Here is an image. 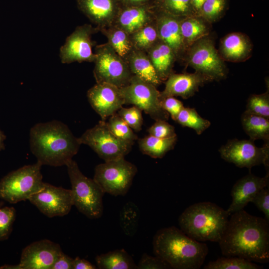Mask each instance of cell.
I'll use <instances>...</instances> for the list:
<instances>
[{"label":"cell","mask_w":269,"mask_h":269,"mask_svg":"<svg viewBox=\"0 0 269 269\" xmlns=\"http://www.w3.org/2000/svg\"><path fill=\"white\" fill-rule=\"evenodd\" d=\"M219 243L222 254L252 262L269 261V225L244 209L231 214Z\"/></svg>","instance_id":"obj_1"},{"label":"cell","mask_w":269,"mask_h":269,"mask_svg":"<svg viewBox=\"0 0 269 269\" xmlns=\"http://www.w3.org/2000/svg\"><path fill=\"white\" fill-rule=\"evenodd\" d=\"M80 145L78 138L59 121L37 123L29 131L30 151L42 165H66Z\"/></svg>","instance_id":"obj_2"},{"label":"cell","mask_w":269,"mask_h":269,"mask_svg":"<svg viewBox=\"0 0 269 269\" xmlns=\"http://www.w3.org/2000/svg\"><path fill=\"white\" fill-rule=\"evenodd\" d=\"M152 245L155 256L175 269H200L208 253L206 244L190 238L174 226L157 231Z\"/></svg>","instance_id":"obj_3"},{"label":"cell","mask_w":269,"mask_h":269,"mask_svg":"<svg viewBox=\"0 0 269 269\" xmlns=\"http://www.w3.org/2000/svg\"><path fill=\"white\" fill-rule=\"evenodd\" d=\"M229 216L227 210L217 204L202 202L186 208L178 222L180 229L190 238L199 242H218Z\"/></svg>","instance_id":"obj_4"},{"label":"cell","mask_w":269,"mask_h":269,"mask_svg":"<svg viewBox=\"0 0 269 269\" xmlns=\"http://www.w3.org/2000/svg\"><path fill=\"white\" fill-rule=\"evenodd\" d=\"M66 166L71 184L73 205L89 219L100 218L103 214V197L105 193L94 179L82 173L73 159Z\"/></svg>","instance_id":"obj_5"},{"label":"cell","mask_w":269,"mask_h":269,"mask_svg":"<svg viewBox=\"0 0 269 269\" xmlns=\"http://www.w3.org/2000/svg\"><path fill=\"white\" fill-rule=\"evenodd\" d=\"M42 166L37 161L4 176L0 181V198L12 204L28 200L42 187Z\"/></svg>","instance_id":"obj_6"},{"label":"cell","mask_w":269,"mask_h":269,"mask_svg":"<svg viewBox=\"0 0 269 269\" xmlns=\"http://www.w3.org/2000/svg\"><path fill=\"white\" fill-rule=\"evenodd\" d=\"M183 60L187 65L212 81L226 77L227 69L213 41L208 36L191 45L186 51Z\"/></svg>","instance_id":"obj_7"},{"label":"cell","mask_w":269,"mask_h":269,"mask_svg":"<svg viewBox=\"0 0 269 269\" xmlns=\"http://www.w3.org/2000/svg\"><path fill=\"white\" fill-rule=\"evenodd\" d=\"M137 171L136 166L124 157L97 165L93 179L105 193L115 196H125Z\"/></svg>","instance_id":"obj_8"},{"label":"cell","mask_w":269,"mask_h":269,"mask_svg":"<svg viewBox=\"0 0 269 269\" xmlns=\"http://www.w3.org/2000/svg\"><path fill=\"white\" fill-rule=\"evenodd\" d=\"M93 74L96 83H107L119 88L128 84L133 75L126 61L108 42L95 47Z\"/></svg>","instance_id":"obj_9"},{"label":"cell","mask_w":269,"mask_h":269,"mask_svg":"<svg viewBox=\"0 0 269 269\" xmlns=\"http://www.w3.org/2000/svg\"><path fill=\"white\" fill-rule=\"evenodd\" d=\"M120 90L125 104L138 107L155 121L168 120L169 114L161 106L160 92L153 85L133 75L128 84Z\"/></svg>","instance_id":"obj_10"},{"label":"cell","mask_w":269,"mask_h":269,"mask_svg":"<svg viewBox=\"0 0 269 269\" xmlns=\"http://www.w3.org/2000/svg\"><path fill=\"white\" fill-rule=\"evenodd\" d=\"M78 139L81 144L88 145L105 161L125 157L132 147L116 137L103 120L87 130Z\"/></svg>","instance_id":"obj_11"},{"label":"cell","mask_w":269,"mask_h":269,"mask_svg":"<svg viewBox=\"0 0 269 269\" xmlns=\"http://www.w3.org/2000/svg\"><path fill=\"white\" fill-rule=\"evenodd\" d=\"M252 139H229L219 149L221 157L240 168L250 170L254 166L263 164L269 169V143L259 147Z\"/></svg>","instance_id":"obj_12"},{"label":"cell","mask_w":269,"mask_h":269,"mask_svg":"<svg viewBox=\"0 0 269 269\" xmlns=\"http://www.w3.org/2000/svg\"><path fill=\"white\" fill-rule=\"evenodd\" d=\"M99 31L97 27L85 24L77 26L66 38L60 49L61 62L69 64L72 62H94L96 54L92 48L95 43L92 40L93 34Z\"/></svg>","instance_id":"obj_13"},{"label":"cell","mask_w":269,"mask_h":269,"mask_svg":"<svg viewBox=\"0 0 269 269\" xmlns=\"http://www.w3.org/2000/svg\"><path fill=\"white\" fill-rule=\"evenodd\" d=\"M28 200L49 218L66 215L73 205L71 189L45 182L41 189L32 195Z\"/></svg>","instance_id":"obj_14"},{"label":"cell","mask_w":269,"mask_h":269,"mask_svg":"<svg viewBox=\"0 0 269 269\" xmlns=\"http://www.w3.org/2000/svg\"><path fill=\"white\" fill-rule=\"evenodd\" d=\"M87 96L92 108L103 121L117 113L125 104L120 88L107 83H96L88 90Z\"/></svg>","instance_id":"obj_15"},{"label":"cell","mask_w":269,"mask_h":269,"mask_svg":"<svg viewBox=\"0 0 269 269\" xmlns=\"http://www.w3.org/2000/svg\"><path fill=\"white\" fill-rule=\"evenodd\" d=\"M62 252L60 245L51 241H36L23 249L19 265L21 269H51Z\"/></svg>","instance_id":"obj_16"},{"label":"cell","mask_w":269,"mask_h":269,"mask_svg":"<svg viewBox=\"0 0 269 269\" xmlns=\"http://www.w3.org/2000/svg\"><path fill=\"white\" fill-rule=\"evenodd\" d=\"M154 13L159 39L171 48L177 60H183L186 49L180 28V20L182 17L172 15L158 9Z\"/></svg>","instance_id":"obj_17"},{"label":"cell","mask_w":269,"mask_h":269,"mask_svg":"<svg viewBox=\"0 0 269 269\" xmlns=\"http://www.w3.org/2000/svg\"><path fill=\"white\" fill-rule=\"evenodd\" d=\"M212 81L209 77L195 72L171 74L166 80L164 89L160 92V101L166 97L179 96L187 99L198 91L200 87Z\"/></svg>","instance_id":"obj_18"},{"label":"cell","mask_w":269,"mask_h":269,"mask_svg":"<svg viewBox=\"0 0 269 269\" xmlns=\"http://www.w3.org/2000/svg\"><path fill=\"white\" fill-rule=\"evenodd\" d=\"M269 171L263 177L249 173L239 179L231 190L232 201L227 210L229 214L244 209L260 190L269 187Z\"/></svg>","instance_id":"obj_19"},{"label":"cell","mask_w":269,"mask_h":269,"mask_svg":"<svg viewBox=\"0 0 269 269\" xmlns=\"http://www.w3.org/2000/svg\"><path fill=\"white\" fill-rule=\"evenodd\" d=\"M78 3L99 31L112 25L120 10L114 0H78Z\"/></svg>","instance_id":"obj_20"},{"label":"cell","mask_w":269,"mask_h":269,"mask_svg":"<svg viewBox=\"0 0 269 269\" xmlns=\"http://www.w3.org/2000/svg\"><path fill=\"white\" fill-rule=\"evenodd\" d=\"M252 48V43L247 35L234 32L221 39L219 53L224 61L242 62L251 56Z\"/></svg>","instance_id":"obj_21"},{"label":"cell","mask_w":269,"mask_h":269,"mask_svg":"<svg viewBox=\"0 0 269 269\" xmlns=\"http://www.w3.org/2000/svg\"><path fill=\"white\" fill-rule=\"evenodd\" d=\"M155 19L154 11L145 5L120 9L112 25L130 34Z\"/></svg>","instance_id":"obj_22"},{"label":"cell","mask_w":269,"mask_h":269,"mask_svg":"<svg viewBox=\"0 0 269 269\" xmlns=\"http://www.w3.org/2000/svg\"><path fill=\"white\" fill-rule=\"evenodd\" d=\"M146 53L160 80L166 81L173 73L172 68L177 60L173 50L159 39Z\"/></svg>","instance_id":"obj_23"},{"label":"cell","mask_w":269,"mask_h":269,"mask_svg":"<svg viewBox=\"0 0 269 269\" xmlns=\"http://www.w3.org/2000/svg\"><path fill=\"white\" fill-rule=\"evenodd\" d=\"M126 61L133 75L156 87L162 83L145 52L134 48Z\"/></svg>","instance_id":"obj_24"},{"label":"cell","mask_w":269,"mask_h":269,"mask_svg":"<svg viewBox=\"0 0 269 269\" xmlns=\"http://www.w3.org/2000/svg\"><path fill=\"white\" fill-rule=\"evenodd\" d=\"M207 23L197 15L181 17L180 28L186 50L194 42L209 35V28Z\"/></svg>","instance_id":"obj_25"},{"label":"cell","mask_w":269,"mask_h":269,"mask_svg":"<svg viewBox=\"0 0 269 269\" xmlns=\"http://www.w3.org/2000/svg\"><path fill=\"white\" fill-rule=\"evenodd\" d=\"M177 140V136L161 138L149 134L138 139V144L143 154L153 158H161L167 152L174 148Z\"/></svg>","instance_id":"obj_26"},{"label":"cell","mask_w":269,"mask_h":269,"mask_svg":"<svg viewBox=\"0 0 269 269\" xmlns=\"http://www.w3.org/2000/svg\"><path fill=\"white\" fill-rule=\"evenodd\" d=\"M241 123L250 139H262L269 143V119L244 112L241 116Z\"/></svg>","instance_id":"obj_27"},{"label":"cell","mask_w":269,"mask_h":269,"mask_svg":"<svg viewBox=\"0 0 269 269\" xmlns=\"http://www.w3.org/2000/svg\"><path fill=\"white\" fill-rule=\"evenodd\" d=\"M100 269H137L133 258L125 250H116L95 258Z\"/></svg>","instance_id":"obj_28"},{"label":"cell","mask_w":269,"mask_h":269,"mask_svg":"<svg viewBox=\"0 0 269 269\" xmlns=\"http://www.w3.org/2000/svg\"><path fill=\"white\" fill-rule=\"evenodd\" d=\"M100 31L106 36L114 51L126 61L134 49L129 34L114 25L102 28Z\"/></svg>","instance_id":"obj_29"},{"label":"cell","mask_w":269,"mask_h":269,"mask_svg":"<svg viewBox=\"0 0 269 269\" xmlns=\"http://www.w3.org/2000/svg\"><path fill=\"white\" fill-rule=\"evenodd\" d=\"M129 35L133 47L145 52L159 40L155 19Z\"/></svg>","instance_id":"obj_30"},{"label":"cell","mask_w":269,"mask_h":269,"mask_svg":"<svg viewBox=\"0 0 269 269\" xmlns=\"http://www.w3.org/2000/svg\"><path fill=\"white\" fill-rule=\"evenodd\" d=\"M175 121L183 127L193 129L198 135L211 125V122L201 117L195 109L189 107L182 109Z\"/></svg>","instance_id":"obj_31"},{"label":"cell","mask_w":269,"mask_h":269,"mask_svg":"<svg viewBox=\"0 0 269 269\" xmlns=\"http://www.w3.org/2000/svg\"><path fill=\"white\" fill-rule=\"evenodd\" d=\"M110 132L122 141L132 145L137 139L133 130L116 113L109 118L106 122Z\"/></svg>","instance_id":"obj_32"},{"label":"cell","mask_w":269,"mask_h":269,"mask_svg":"<svg viewBox=\"0 0 269 269\" xmlns=\"http://www.w3.org/2000/svg\"><path fill=\"white\" fill-rule=\"evenodd\" d=\"M263 267L253 262L238 257L225 256L211 261L204 267V269H259Z\"/></svg>","instance_id":"obj_33"},{"label":"cell","mask_w":269,"mask_h":269,"mask_svg":"<svg viewBox=\"0 0 269 269\" xmlns=\"http://www.w3.org/2000/svg\"><path fill=\"white\" fill-rule=\"evenodd\" d=\"M158 9L174 16L186 17L197 15L190 0H158Z\"/></svg>","instance_id":"obj_34"},{"label":"cell","mask_w":269,"mask_h":269,"mask_svg":"<svg viewBox=\"0 0 269 269\" xmlns=\"http://www.w3.org/2000/svg\"><path fill=\"white\" fill-rule=\"evenodd\" d=\"M227 4V0H206L199 16L208 23L215 22L223 15Z\"/></svg>","instance_id":"obj_35"},{"label":"cell","mask_w":269,"mask_h":269,"mask_svg":"<svg viewBox=\"0 0 269 269\" xmlns=\"http://www.w3.org/2000/svg\"><path fill=\"white\" fill-rule=\"evenodd\" d=\"M245 112L269 119V90L263 94L251 95Z\"/></svg>","instance_id":"obj_36"},{"label":"cell","mask_w":269,"mask_h":269,"mask_svg":"<svg viewBox=\"0 0 269 269\" xmlns=\"http://www.w3.org/2000/svg\"><path fill=\"white\" fill-rule=\"evenodd\" d=\"M141 112L140 109L133 106L129 108L122 107L117 113L132 130L139 132L141 130L143 125Z\"/></svg>","instance_id":"obj_37"},{"label":"cell","mask_w":269,"mask_h":269,"mask_svg":"<svg viewBox=\"0 0 269 269\" xmlns=\"http://www.w3.org/2000/svg\"><path fill=\"white\" fill-rule=\"evenodd\" d=\"M137 207L130 203L126 204L121 211V224L126 234H131L134 232L138 220Z\"/></svg>","instance_id":"obj_38"},{"label":"cell","mask_w":269,"mask_h":269,"mask_svg":"<svg viewBox=\"0 0 269 269\" xmlns=\"http://www.w3.org/2000/svg\"><path fill=\"white\" fill-rule=\"evenodd\" d=\"M15 213V210L12 207L0 208V241L7 239L10 235Z\"/></svg>","instance_id":"obj_39"},{"label":"cell","mask_w":269,"mask_h":269,"mask_svg":"<svg viewBox=\"0 0 269 269\" xmlns=\"http://www.w3.org/2000/svg\"><path fill=\"white\" fill-rule=\"evenodd\" d=\"M149 134L161 138H170L176 136L175 128L165 120H158L147 130Z\"/></svg>","instance_id":"obj_40"},{"label":"cell","mask_w":269,"mask_h":269,"mask_svg":"<svg viewBox=\"0 0 269 269\" xmlns=\"http://www.w3.org/2000/svg\"><path fill=\"white\" fill-rule=\"evenodd\" d=\"M137 269H171L169 265L157 256L153 257L143 254L137 265Z\"/></svg>","instance_id":"obj_41"},{"label":"cell","mask_w":269,"mask_h":269,"mask_svg":"<svg viewBox=\"0 0 269 269\" xmlns=\"http://www.w3.org/2000/svg\"><path fill=\"white\" fill-rule=\"evenodd\" d=\"M251 202L261 211L265 219L269 222V189L268 187L260 190L253 197Z\"/></svg>","instance_id":"obj_42"},{"label":"cell","mask_w":269,"mask_h":269,"mask_svg":"<svg viewBox=\"0 0 269 269\" xmlns=\"http://www.w3.org/2000/svg\"><path fill=\"white\" fill-rule=\"evenodd\" d=\"M161 104L163 109L175 121L180 111L184 107L182 102L174 97H168L161 100Z\"/></svg>","instance_id":"obj_43"},{"label":"cell","mask_w":269,"mask_h":269,"mask_svg":"<svg viewBox=\"0 0 269 269\" xmlns=\"http://www.w3.org/2000/svg\"><path fill=\"white\" fill-rule=\"evenodd\" d=\"M73 259L62 252L52 265L51 269H73Z\"/></svg>","instance_id":"obj_44"},{"label":"cell","mask_w":269,"mask_h":269,"mask_svg":"<svg viewBox=\"0 0 269 269\" xmlns=\"http://www.w3.org/2000/svg\"><path fill=\"white\" fill-rule=\"evenodd\" d=\"M97 268L86 260L77 257L73 259V269H96Z\"/></svg>","instance_id":"obj_45"},{"label":"cell","mask_w":269,"mask_h":269,"mask_svg":"<svg viewBox=\"0 0 269 269\" xmlns=\"http://www.w3.org/2000/svg\"><path fill=\"white\" fill-rule=\"evenodd\" d=\"M205 0H190L191 5L197 15L199 16L202 6Z\"/></svg>","instance_id":"obj_46"},{"label":"cell","mask_w":269,"mask_h":269,"mask_svg":"<svg viewBox=\"0 0 269 269\" xmlns=\"http://www.w3.org/2000/svg\"><path fill=\"white\" fill-rule=\"evenodd\" d=\"M126 5L125 7L137 6L144 5V3L148 0H123Z\"/></svg>","instance_id":"obj_47"},{"label":"cell","mask_w":269,"mask_h":269,"mask_svg":"<svg viewBox=\"0 0 269 269\" xmlns=\"http://www.w3.org/2000/svg\"><path fill=\"white\" fill-rule=\"evenodd\" d=\"M6 139V135L0 129V151L4 149V140Z\"/></svg>","instance_id":"obj_48"},{"label":"cell","mask_w":269,"mask_h":269,"mask_svg":"<svg viewBox=\"0 0 269 269\" xmlns=\"http://www.w3.org/2000/svg\"><path fill=\"white\" fill-rule=\"evenodd\" d=\"M0 269H21L19 264L18 265H14V266H11V265H4Z\"/></svg>","instance_id":"obj_49"}]
</instances>
